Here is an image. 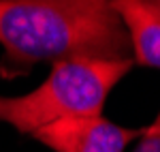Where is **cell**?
I'll use <instances>...</instances> for the list:
<instances>
[{
  "instance_id": "obj_2",
  "label": "cell",
  "mask_w": 160,
  "mask_h": 152,
  "mask_svg": "<svg viewBox=\"0 0 160 152\" xmlns=\"http://www.w3.org/2000/svg\"><path fill=\"white\" fill-rule=\"evenodd\" d=\"M135 60L71 58L51 64L49 77L24 97H0V120L22 133L73 118L100 116L109 92Z\"/></svg>"
},
{
  "instance_id": "obj_1",
  "label": "cell",
  "mask_w": 160,
  "mask_h": 152,
  "mask_svg": "<svg viewBox=\"0 0 160 152\" xmlns=\"http://www.w3.org/2000/svg\"><path fill=\"white\" fill-rule=\"evenodd\" d=\"M0 45L7 77L71 58L132 60L113 0H0Z\"/></svg>"
},
{
  "instance_id": "obj_5",
  "label": "cell",
  "mask_w": 160,
  "mask_h": 152,
  "mask_svg": "<svg viewBox=\"0 0 160 152\" xmlns=\"http://www.w3.org/2000/svg\"><path fill=\"white\" fill-rule=\"evenodd\" d=\"M132 152H160V112L156 116V120L143 128L139 144L135 146Z\"/></svg>"
},
{
  "instance_id": "obj_4",
  "label": "cell",
  "mask_w": 160,
  "mask_h": 152,
  "mask_svg": "<svg viewBox=\"0 0 160 152\" xmlns=\"http://www.w3.org/2000/svg\"><path fill=\"white\" fill-rule=\"evenodd\" d=\"M113 9L126 26L132 58L160 69V0H113Z\"/></svg>"
},
{
  "instance_id": "obj_3",
  "label": "cell",
  "mask_w": 160,
  "mask_h": 152,
  "mask_svg": "<svg viewBox=\"0 0 160 152\" xmlns=\"http://www.w3.org/2000/svg\"><path fill=\"white\" fill-rule=\"evenodd\" d=\"M143 128H128L102 116L60 120L32 135L53 152H124L141 137Z\"/></svg>"
}]
</instances>
